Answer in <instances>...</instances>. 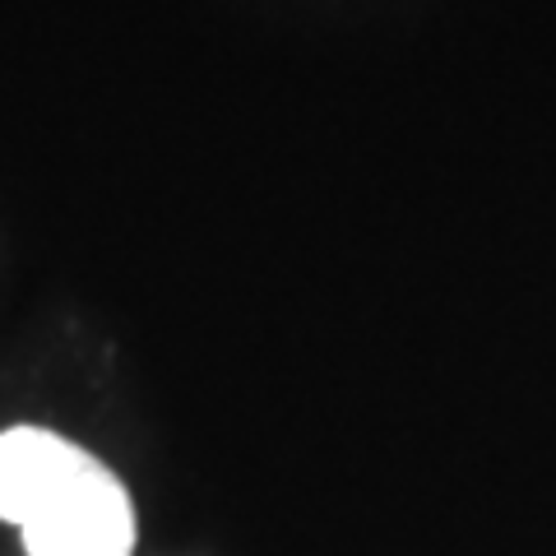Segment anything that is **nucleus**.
<instances>
[{"instance_id": "obj_1", "label": "nucleus", "mask_w": 556, "mask_h": 556, "mask_svg": "<svg viewBox=\"0 0 556 556\" xmlns=\"http://www.w3.org/2000/svg\"><path fill=\"white\" fill-rule=\"evenodd\" d=\"M0 519L24 556H130L135 501L116 468L51 427L0 431Z\"/></svg>"}]
</instances>
